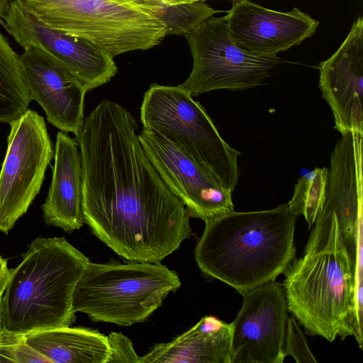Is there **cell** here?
Listing matches in <instances>:
<instances>
[{
    "label": "cell",
    "instance_id": "13",
    "mask_svg": "<svg viewBox=\"0 0 363 363\" xmlns=\"http://www.w3.org/2000/svg\"><path fill=\"white\" fill-rule=\"evenodd\" d=\"M19 61L30 97L43 108L49 123L62 132L77 134L84 119V98L88 91L84 84L42 48H24Z\"/></svg>",
    "mask_w": 363,
    "mask_h": 363
},
{
    "label": "cell",
    "instance_id": "21",
    "mask_svg": "<svg viewBox=\"0 0 363 363\" xmlns=\"http://www.w3.org/2000/svg\"><path fill=\"white\" fill-rule=\"evenodd\" d=\"M143 6L163 24L166 35L186 36L219 12L203 1L176 4L163 2L152 6Z\"/></svg>",
    "mask_w": 363,
    "mask_h": 363
},
{
    "label": "cell",
    "instance_id": "15",
    "mask_svg": "<svg viewBox=\"0 0 363 363\" xmlns=\"http://www.w3.org/2000/svg\"><path fill=\"white\" fill-rule=\"evenodd\" d=\"M319 88L341 135L363 134V18L353 23L336 52L318 66Z\"/></svg>",
    "mask_w": 363,
    "mask_h": 363
},
{
    "label": "cell",
    "instance_id": "6",
    "mask_svg": "<svg viewBox=\"0 0 363 363\" xmlns=\"http://www.w3.org/2000/svg\"><path fill=\"white\" fill-rule=\"evenodd\" d=\"M180 286L177 274L160 262H89L75 287L72 309L94 322L128 326L147 320Z\"/></svg>",
    "mask_w": 363,
    "mask_h": 363
},
{
    "label": "cell",
    "instance_id": "11",
    "mask_svg": "<svg viewBox=\"0 0 363 363\" xmlns=\"http://www.w3.org/2000/svg\"><path fill=\"white\" fill-rule=\"evenodd\" d=\"M242 296L231 323L230 363H283L289 311L282 284L274 281Z\"/></svg>",
    "mask_w": 363,
    "mask_h": 363
},
{
    "label": "cell",
    "instance_id": "24",
    "mask_svg": "<svg viewBox=\"0 0 363 363\" xmlns=\"http://www.w3.org/2000/svg\"><path fill=\"white\" fill-rule=\"evenodd\" d=\"M284 354L290 355L297 363H317L311 352L306 337L300 329L296 320L288 317L284 342Z\"/></svg>",
    "mask_w": 363,
    "mask_h": 363
},
{
    "label": "cell",
    "instance_id": "16",
    "mask_svg": "<svg viewBox=\"0 0 363 363\" xmlns=\"http://www.w3.org/2000/svg\"><path fill=\"white\" fill-rule=\"evenodd\" d=\"M362 135H341L331 152L322 211L333 213L355 265L359 228L363 226Z\"/></svg>",
    "mask_w": 363,
    "mask_h": 363
},
{
    "label": "cell",
    "instance_id": "2",
    "mask_svg": "<svg viewBox=\"0 0 363 363\" xmlns=\"http://www.w3.org/2000/svg\"><path fill=\"white\" fill-rule=\"evenodd\" d=\"M302 257L284 273L287 308L309 335L333 342L354 336L362 349V328L354 303V263L333 213L321 211Z\"/></svg>",
    "mask_w": 363,
    "mask_h": 363
},
{
    "label": "cell",
    "instance_id": "18",
    "mask_svg": "<svg viewBox=\"0 0 363 363\" xmlns=\"http://www.w3.org/2000/svg\"><path fill=\"white\" fill-rule=\"evenodd\" d=\"M232 323L205 316L170 342L157 344L140 363H230Z\"/></svg>",
    "mask_w": 363,
    "mask_h": 363
},
{
    "label": "cell",
    "instance_id": "3",
    "mask_svg": "<svg viewBox=\"0 0 363 363\" xmlns=\"http://www.w3.org/2000/svg\"><path fill=\"white\" fill-rule=\"evenodd\" d=\"M296 216L284 204L275 208L232 211L206 221L194 250L201 271L241 295L275 281L296 258Z\"/></svg>",
    "mask_w": 363,
    "mask_h": 363
},
{
    "label": "cell",
    "instance_id": "20",
    "mask_svg": "<svg viewBox=\"0 0 363 363\" xmlns=\"http://www.w3.org/2000/svg\"><path fill=\"white\" fill-rule=\"evenodd\" d=\"M32 99L22 74L18 55L0 31V123L19 117Z\"/></svg>",
    "mask_w": 363,
    "mask_h": 363
},
{
    "label": "cell",
    "instance_id": "4",
    "mask_svg": "<svg viewBox=\"0 0 363 363\" xmlns=\"http://www.w3.org/2000/svg\"><path fill=\"white\" fill-rule=\"evenodd\" d=\"M89 259L64 237L37 238L10 274L0 304V329L28 333L70 326L73 294Z\"/></svg>",
    "mask_w": 363,
    "mask_h": 363
},
{
    "label": "cell",
    "instance_id": "5",
    "mask_svg": "<svg viewBox=\"0 0 363 363\" xmlns=\"http://www.w3.org/2000/svg\"><path fill=\"white\" fill-rule=\"evenodd\" d=\"M46 26L88 40L113 57L159 45L163 24L135 0H13Z\"/></svg>",
    "mask_w": 363,
    "mask_h": 363
},
{
    "label": "cell",
    "instance_id": "28",
    "mask_svg": "<svg viewBox=\"0 0 363 363\" xmlns=\"http://www.w3.org/2000/svg\"><path fill=\"white\" fill-rule=\"evenodd\" d=\"M139 4L147 6H152L163 3L164 0H135Z\"/></svg>",
    "mask_w": 363,
    "mask_h": 363
},
{
    "label": "cell",
    "instance_id": "1",
    "mask_svg": "<svg viewBox=\"0 0 363 363\" xmlns=\"http://www.w3.org/2000/svg\"><path fill=\"white\" fill-rule=\"evenodd\" d=\"M135 118L104 99L75 135L82 171L84 220L129 261L160 262L191 235L184 203L146 155Z\"/></svg>",
    "mask_w": 363,
    "mask_h": 363
},
{
    "label": "cell",
    "instance_id": "30",
    "mask_svg": "<svg viewBox=\"0 0 363 363\" xmlns=\"http://www.w3.org/2000/svg\"><path fill=\"white\" fill-rule=\"evenodd\" d=\"M229 1L234 2V1H240V0H229Z\"/></svg>",
    "mask_w": 363,
    "mask_h": 363
},
{
    "label": "cell",
    "instance_id": "22",
    "mask_svg": "<svg viewBox=\"0 0 363 363\" xmlns=\"http://www.w3.org/2000/svg\"><path fill=\"white\" fill-rule=\"evenodd\" d=\"M327 167H316L299 178L293 196L287 203L291 211L303 216L310 229L318 218L325 199Z\"/></svg>",
    "mask_w": 363,
    "mask_h": 363
},
{
    "label": "cell",
    "instance_id": "17",
    "mask_svg": "<svg viewBox=\"0 0 363 363\" xmlns=\"http://www.w3.org/2000/svg\"><path fill=\"white\" fill-rule=\"evenodd\" d=\"M52 177L42 205L46 224L71 233L84 224L82 171L80 151L75 140L58 132L54 150Z\"/></svg>",
    "mask_w": 363,
    "mask_h": 363
},
{
    "label": "cell",
    "instance_id": "14",
    "mask_svg": "<svg viewBox=\"0 0 363 363\" xmlns=\"http://www.w3.org/2000/svg\"><path fill=\"white\" fill-rule=\"evenodd\" d=\"M228 31L242 49L277 57L315 32L319 22L298 8L287 12L264 8L249 0L233 2L225 16Z\"/></svg>",
    "mask_w": 363,
    "mask_h": 363
},
{
    "label": "cell",
    "instance_id": "25",
    "mask_svg": "<svg viewBox=\"0 0 363 363\" xmlns=\"http://www.w3.org/2000/svg\"><path fill=\"white\" fill-rule=\"evenodd\" d=\"M109 355L106 363L112 362H137L140 363L139 357L131 340L121 333H111L108 336Z\"/></svg>",
    "mask_w": 363,
    "mask_h": 363
},
{
    "label": "cell",
    "instance_id": "7",
    "mask_svg": "<svg viewBox=\"0 0 363 363\" xmlns=\"http://www.w3.org/2000/svg\"><path fill=\"white\" fill-rule=\"evenodd\" d=\"M143 129L160 135L208 168L233 191L238 182V156L221 137L203 106L179 86L152 84L140 107Z\"/></svg>",
    "mask_w": 363,
    "mask_h": 363
},
{
    "label": "cell",
    "instance_id": "8",
    "mask_svg": "<svg viewBox=\"0 0 363 363\" xmlns=\"http://www.w3.org/2000/svg\"><path fill=\"white\" fill-rule=\"evenodd\" d=\"M193 57V68L179 85L192 96L218 89L245 90L264 84L272 71L284 60L254 54L232 38L225 17L205 21L185 36Z\"/></svg>",
    "mask_w": 363,
    "mask_h": 363
},
{
    "label": "cell",
    "instance_id": "12",
    "mask_svg": "<svg viewBox=\"0 0 363 363\" xmlns=\"http://www.w3.org/2000/svg\"><path fill=\"white\" fill-rule=\"evenodd\" d=\"M7 33L23 48H42L62 62L92 90L108 82L117 73L113 57L84 38L49 28L13 1L2 18Z\"/></svg>",
    "mask_w": 363,
    "mask_h": 363
},
{
    "label": "cell",
    "instance_id": "26",
    "mask_svg": "<svg viewBox=\"0 0 363 363\" xmlns=\"http://www.w3.org/2000/svg\"><path fill=\"white\" fill-rule=\"evenodd\" d=\"M9 274L10 269L8 267L7 261L0 256V304Z\"/></svg>",
    "mask_w": 363,
    "mask_h": 363
},
{
    "label": "cell",
    "instance_id": "29",
    "mask_svg": "<svg viewBox=\"0 0 363 363\" xmlns=\"http://www.w3.org/2000/svg\"><path fill=\"white\" fill-rule=\"evenodd\" d=\"M206 1V0H164V3L168 4H182V3H187V2H192V1Z\"/></svg>",
    "mask_w": 363,
    "mask_h": 363
},
{
    "label": "cell",
    "instance_id": "10",
    "mask_svg": "<svg viewBox=\"0 0 363 363\" xmlns=\"http://www.w3.org/2000/svg\"><path fill=\"white\" fill-rule=\"evenodd\" d=\"M138 135L148 159L190 217L206 222L234 211L233 191L208 168L160 135L143 129Z\"/></svg>",
    "mask_w": 363,
    "mask_h": 363
},
{
    "label": "cell",
    "instance_id": "23",
    "mask_svg": "<svg viewBox=\"0 0 363 363\" xmlns=\"http://www.w3.org/2000/svg\"><path fill=\"white\" fill-rule=\"evenodd\" d=\"M50 363L26 341L25 335L0 329V363Z\"/></svg>",
    "mask_w": 363,
    "mask_h": 363
},
{
    "label": "cell",
    "instance_id": "27",
    "mask_svg": "<svg viewBox=\"0 0 363 363\" xmlns=\"http://www.w3.org/2000/svg\"><path fill=\"white\" fill-rule=\"evenodd\" d=\"M10 3L9 0H0V18H3L7 13Z\"/></svg>",
    "mask_w": 363,
    "mask_h": 363
},
{
    "label": "cell",
    "instance_id": "19",
    "mask_svg": "<svg viewBox=\"0 0 363 363\" xmlns=\"http://www.w3.org/2000/svg\"><path fill=\"white\" fill-rule=\"evenodd\" d=\"M26 342L50 363H106L108 337L97 330L69 326L25 335Z\"/></svg>",
    "mask_w": 363,
    "mask_h": 363
},
{
    "label": "cell",
    "instance_id": "9",
    "mask_svg": "<svg viewBox=\"0 0 363 363\" xmlns=\"http://www.w3.org/2000/svg\"><path fill=\"white\" fill-rule=\"evenodd\" d=\"M0 171V231L7 234L39 194L54 150L46 123L27 109L9 123Z\"/></svg>",
    "mask_w": 363,
    "mask_h": 363
}]
</instances>
